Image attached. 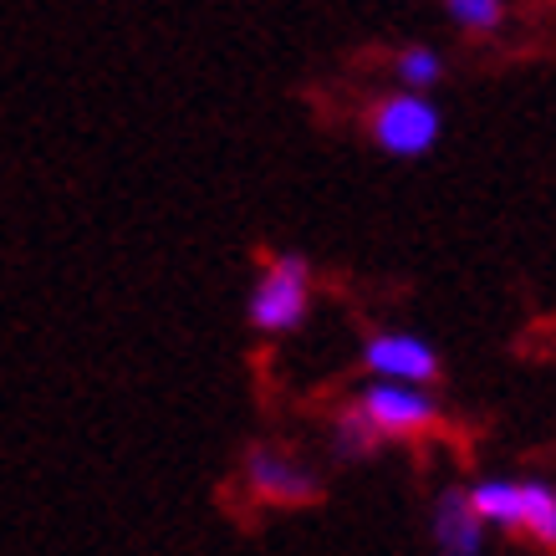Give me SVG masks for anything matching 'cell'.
<instances>
[{
  "label": "cell",
  "instance_id": "cell-1",
  "mask_svg": "<svg viewBox=\"0 0 556 556\" xmlns=\"http://www.w3.org/2000/svg\"><path fill=\"white\" fill-rule=\"evenodd\" d=\"M470 510L485 531H506L556 556V485L546 480H516V475H485L465 485Z\"/></svg>",
  "mask_w": 556,
  "mask_h": 556
},
{
  "label": "cell",
  "instance_id": "cell-2",
  "mask_svg": "<svg viewBox=\"0 0 556 556\" xmlns=\"http://www.w3.org/2000/svg\"><path fill=\"white\" fill-rule=\"evenodd\" d=\"M312 302H317V270H312V261L296 251H276L255 270L245 321L261 338H291V332L306 327Z\"/></svg>",
  "mask_w": 556,
  "mask_h": 556
},
{
  "label": "cell",
  "instance_id": "cell-3",
  "mask_svg": "<svg viewBox=\"0 0 556 556\" xmlns=\"http://www.w3.org/2000/svg\"><path fill=\"white\" fill-rule=\"evenodd\" d=\"M353 404L378 434V444H419V439H434L444 429V408L429 388L363 383L353 393Z\"/></svg>",
  "mask_w": 556,
  "mask_h": 556
},
{
  "label": "cell",
  "instance_id": "cell-4",
  "mask_svg": "<svg viewBox=\"0 0 556 556\" xmlns=\"http://www.w3.org/2000/svg\"><path fill=\"white\" fill-rule=\"evenodd\" d=\"M363 134L388 159H424L439 143V134H444V113L424 92H388V98L368 102Z\"/></svg>",
  "mask_w": 556,
  "mask_h": 556
},
{
  "label": "cell",
  "instance_id": "cell-5",
  "mask_svg": "<svg viewBox=\"0 0 556 556\" xmlns=\"http://www.w3.org/2000/svg\"><path fill=\"white\" fill-rule=\"evenodd\" d=\"M357 357H363V372L372 383H404L429 388V393L444 383V363H439L434 342L419 332H368Z\"/></svg>",
  "mask_w": 556,
  "mask_h": 556
},
{
  "label": "cell",
  "instance_id": "cell-6",
  "mask_svg": "<svg viewBox=\"0 0 556 556\" xmlns=\"http://www.w3.org/2000/svg\"><path fill=\"white\" fill-rule=\"evenodd\" d=\"M245 490L266 506H317L321 501V475L306 459L287 455V450H270V444H251L245 459Z\"/></svg>",
  "mask_w": 556,
  "mask_h": 556
},
{
  "label": "cell",
  "instance_id": "cell-7",
  "mask_svg": "<svg viewBox=\"0 0 556 556\" xmlns=\"http://www.w3.org/2000/svg\"><path fill=\"white\" fill-rule=\"evenodd\" d=\"M429 536H434L439 556H485V526L470 510V495L465 485H450L434 495V510H429Z\"/></svg>",
  "mask_w": 556,
  "mask_h": 556
},
{
  "label": "cell",
  "instance_id": "cell-8",
  "mask_svg": "<svg viewBox=\"0 0 556 556\" xmlns=\"http://www.w3.org/2000/svg\"><path fill=\"white\" fill-rule=\"evenodd\" d=\"M327 439H332V455L348 459V465H357V459H368V455H378V450H383V444H378V434L368 429V419L357 414L353 399L332 414V434H327Z\"/></svg>",
  "mask_w": 556,
  "mask_h": 556
},
{
  "label": "cell",
  "instance_id": "cell-9",
  "mask_svg": "<svg viewBox=\"0 0 556 556\" xmlns=\"http://www.w3.org/2000/svg\"><path fill=\"white\" fill-rule=\"evenodd\" d=\"M393 77H399V92L429 98V87H439V77H444V56L434 47H404L393 56Z\"/></svg>",
  "mask_w": 556,
  "mask_h": 556
},
{
  "label": "cell",
  "instance_id": "cell-10",
  "mask_svg": "<svg viewBox=\"0 0 556 556\" xmlns=\"http://www.w3.org/2000/svg\"><path fill=\"white\" fill-rule=\"evenodd\" d=\"M444 11L465 26V31H495L506 16V0H444Z\"/></svg>",
  "mask_w": 556,
  "mask_h": 556
}]
</instances>
